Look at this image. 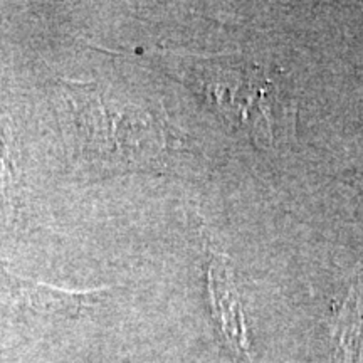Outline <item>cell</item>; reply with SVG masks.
I'll return each instance as SVG.
<instances>
[{"label":"cell","instance_id":"3957f363","mask_svg":"<svg viewBox=\"0 0 363 363\" xmlns=\"http://www.w3.org/2000/svg\"><path fill=\"white\" fill-rule=\"evenodd\" d=\"M98 291H69L65 288L21 278L0 266V299L16 310L44 316H76L94 303Z\"/></svg>","mask_w":363,"mask_h":363},{"label":"cell","instance_id":"5b68a950","mask_svg":"<svg viewBox=\"0 0 363 363\" xmlns=\"http://www.w3.org/2000/svg\"><path fill=\"white\" fill-rule=\"evenodd\" d=\"M331 340H333L331 363H357L360 360L363 348V313L358 281L350 286L347 298L335 313Z\"/></svg>","mask_w":363,"mask_h":363},{"label":"cell","instance_id":"6da1fadb","mask_svg":"<svg viewBox=\"0 0 363 363\" xmlns=\"http://www.w3.org/2000/svg\"><path fill=\"white\" fill-rule=\"evenodd\" d=\"M62 96L69 104L65 126L76 140L81 160L106 172L145 167L160 150V130L136 104L108 101L93 84L66 81Z\"/></svg>","mask_w":363,"mask_h":363},{"label":"cell","instance_id":"7a4b0ae2","mask_svg":"<svg viewBox=\"0 0 363 363\" xmlns=\"http://www.w3.org/2000/svg\"><path fill=\"white\" fill-rule=\"evenodd\" d=\"M220 113L244 126L257 145L272 148L294 126V111L283 104L278 86L257 66H208L203 81Z\"/></svg>","mask_w":363,"mask_h":363},{"label":"cell","instance_id":"277c9868","mask_svg":"<svg viewBox=\"0 0 363 363\" xmlns=\"http://www.w3.org/2000/svg\"><path fill=\"white\" fill-rule=\"evenodd\" d=\"M208 281H211L212 303H214L217 320H219L220 331L225 337V342L238 355L251 362L252 355L249 350L242 310H240L233 276H230V267L227 266L224 257H214Z\"/></svg>","mask_w":363,"mask_h":363}]
</instances>
